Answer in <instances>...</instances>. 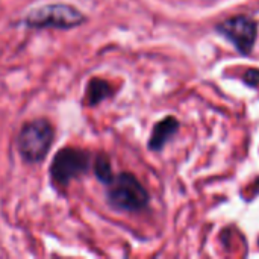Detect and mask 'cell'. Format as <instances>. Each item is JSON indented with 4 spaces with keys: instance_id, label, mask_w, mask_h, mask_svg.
<instances>
[{
    "instance_id": "1",
    "label": "cell",
    "mask_w": 259,
    "mask_h": 259,
    "mask_svg": "<svg viewBox=\"0 0 259 259\" xmlns=\"http://www.w3.org/2000/svg\"><path fill=\"white\" fill-rule=\"evenodd\" d=\"M55 141V129L46 118H35L23 124L17 146L21 158L29 164H39L46 159Z\"/></svg>"
},
{
    "instance_id": "2",
    "label": "cell",
    "mask_w": 259,
    "mask_h": 259,
    "mask_svg": "<svg viewBox=\"0 0 259 259\" xmlns=\"http://www.w3.org/2000/svg\"><path fill=\"white\" fill-rule=\"evenodd\" d=\"M106 197L109 205L118 211L135 212L149 205V193L131 173H120L108 184Z\"/></svg>"
},
{
    "instance_id": "3",
    "label": "cell",
    "mask_w": 259,
    "mask_h": 259,
    "mask_svg": "<svg viewBox=\"0 0 259 259\" xmlns=\"http://www.w3.org/2000/svg\"><path fill=\"white\" fill-rule=\"evenodd\" d=\"M85 20V15L74 6L65 3H50L27 12L23 23L33 29H73L80 26Z\"/></svg>"
},
{
    "instance_id": "4",
    "label": "cell",
    "mask_w": 259,
    "mask_h": 259,
    "mask_svg": "<svg viewBox=\"0 0 259 259\" xmlns=\"http://www.w3.org/2000/svg\"><path fill=\"white\" fill-rule=\"evenodd\" d=\"M91 164V153L79 147H64L50 164V179L56 188H67L71 181L85 175Z\"/></svg>"
},
{
    "instance_id": "5",
    "label": "cell",
    "mask_w": 259,
    "mask_h": 259,
    "mask_svg": "<svg viewBox=\"0 0 259 259\" xmlns=\"http://www.w3.org/2000/svg\"><path fill=\"white\" fill-rule=\"evenodd\" d=\"M217 32L229 39L240 53L249 55L258 36V24L246 15H238L222 21L217 26Z\"/></svg>"
},
{
    "instance_id": "6",
    "label": "cell",
    "mask_w": 259,
    "mask_h": 259,
    "mask_svg": "<svg viewBox=\"0 0 259 259\" xmlns=\"http://www.w3.org/2000/svg\"><path fill=\"white\" fill-rule=\"evenodd\" d=\"M178 129H179V121L175 117H165L164 120L158 121L152 131L149 140V149L155 152L161 150L168 143V140L178 132Z\"/></svg>"
},
{
    "instance_id": "7",
    "label": "cell",
    "mask_w": 259,
    "mask_h": 259,
    "mask_svg": "<svg viewBox=\"0 0 259 259\" xmlns=\"http://www.w3.org/2000/svg\"><path fill=\"white\" fill-rule=\"evenodd\" d=\"M114 94L111 83L100 77H93L87 85V94L83 97V103L87 106H96L105 99H109Z\"/></svg>"
},
{
    "instance_id": "8",
    "label": "cell",
    "mask_w": 259,
    "mask_h": 259,
    "mask_svg": "<svg viewBox=\"0 0 259 259\" xmlns=\"http://www.w3.org/2000/svg\"><path fill=\"white\" fill-rule=\"evenodd\" d=\"M94 173H96V178L102 184H105V185H108L111 182V179L114 178L109 158L105 153H99L96 156V161H94Z\"/></svg>"
},
{
    "instance_id": "9",
    "label": "cell",
    "mask_w": 259,
    "mask_h": 259,
    "mask_svg": "<svg viewBox=\"0 0 259 259\" xmlns=\"http://www.w3.org/2000/svg\"><path fill=\"white\" fill-rule=\"evenodd\" d=\"M244 82H246L249 87H253V88L259 87V70H255V68L249 70V71L244 74Z\"/></svg>"
}]
</instances>
